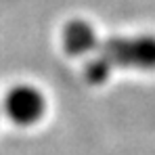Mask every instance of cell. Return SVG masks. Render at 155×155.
<instances>
[{
    "mask_svg": "<svg viewBox=\"0 0 155 155\" xmlns=\"http://www.w3.org/2000/svg\"><path fill=\"white\" fill-rule=\"evenodd\" d=\"M97 52L111 67H130V69H155V36H111L107 42L99 44Z\"/></svg>",
    "mask_w": 155,
    "mask_h": 155,
    "instance_id": "6da1fadb",
    "label": "cell"
},
{
    "mask_svg": "<svg viewBox=\"0 0 155 155\" xmlns=\"http://www.w3.org/2000/svg\"><path fill=\"white\" fill-rule=\"evenodd\" d=\"M2 107H4L6 117L11 122H15L17 126H31L44 115L46 99L34 86L19 84V86H13L4 94Z\"/></svg>",
    "mask_w": 155,
    "mask_h": 155,
    "instance_id": "7a4b0ae2",
    "label": "cell"
},
{
    "mask_svg": "<svg viewBox=\"0 0 155 155\" xmlns=\"http://www.w3.org/2000/svg\"><path fill=\"white\" fill-rule=\"evenodd\" d=\"M99 36L94 27L82 19L69 21L63 29V48L69 57H84L99 48Z\"/></svg>",
    "mask_w": 155,
    "mask_h": 155,
    "instance_id": "3957f363",
    "label": "cell"
},
{
    "mask_svg": "<svg viewBox=\"0 0 155 155\" xmlns=\"http://www.w3.org/2000/svg\"><path fill=\"white\" fill-rule=\"evenodd\" d=\"M111 69H113V67L97 52V54L90 57V61L86 63V67H84V78H86L90 84H103V82L109 80Z\"/></svg>",
    "mask_w": 155,
    "mask_h": 155,
    "instance_id": "277c9868",
    "label": "cell"
}]
</instances>
